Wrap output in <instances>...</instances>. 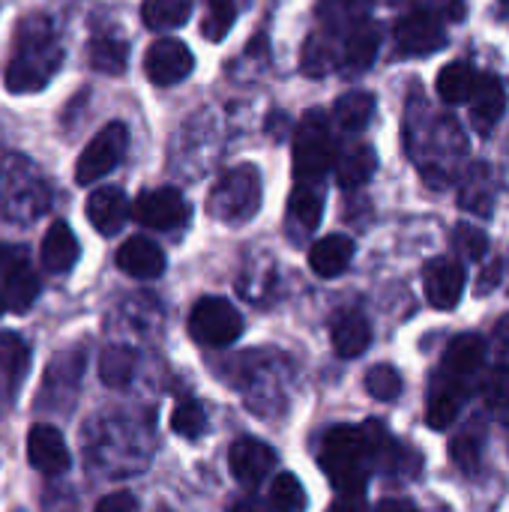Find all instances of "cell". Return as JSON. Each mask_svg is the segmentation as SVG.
Instances as JSON below:
<instances>
[{"instance_id": "cell-1", "label": "cell", "mask_w": 509, "mask_h": 512, "mask_svg": "<svg viewBox=\"0 0 509 512\" xmlns=\"http://www.w3.org/2000/svg\"><path fill=\"white\" fill-rule=\"evenodd\" d=\"M60 57H63V51L54 39L51 21L42 15L24 18L18 24V33H15L12 60L6 63V72H3L6 90H12V93L42 90L54 78Z\"/></svg>"}, {"instance_id": "cell-2", "label": "cell", "mask_w": 509, "mask_h": 512, "mask_svg": "<svg viewBox=\"0 0 509 512\" xmlns=\"http://www.w3.org/2000/svg\"><path fill=\"white\" fill-rule=\"evenodd\" d=\"M321 465L339 492H366V480L372 471L369 441L363 426H336L324 435Z\"/></svg>"}, {"instance_id": "cell-3", "label": "cell", "mask_w": 509, "mask_h": 512, "mask_svg": "<svg viewBox=\"0 0 509 512\" xmlns=\"http://www.w3.org/2000/svg\"><path fill=\"white\" fill-rule=\"evenodd\" d=\"M336 165V144L324 111H306L294 132V171L303 183H318Z\"/></svg>"}, {"instance_id": "cell-4", "label": "cell", "mask_w": 509, "mask_h": 512, "mask_svg": "<svg viewBox=\"0 0 509 512\" xmlns=\"http://www.w3.org/2000/svg\"><path fill=\"white\" fill-rule=\"evenodd\" d=\"M207 207L222 222H231V225L249 222L261 207V174H258V168L255 165L231 168L216 183V189L210 192Z\"/></svg>"}, {"instance_id": "cell-5", "label": "cell", "mask_w": 509, "mask_h": 512, "mask_svg": "<svg viewBox=\"0 0 509 512\" xmlns=\"http://www.w3.org/2000/svg\"><path fill=\"white\" fill-rule=\"evenodd\" d=\"M189 333L207 348H225L243 333V315L222 297H204L189 312Z\"/></svg>"}, {"instance_id": "cell-6", "label": "cell", "mask_w": 509, "mask_h": 512, "mask_svg": "<svg viewBox=\"0 0 509 512\" xmlns=\"http://www.w3.org/2000/svg\"><path fill=\"white\" fill-rule=\"evenodd\" d=\"M126 144H129V129L123 123H108L102 126L90 144L81 150L78 162H75V180L90 186L99 177H105L108 171H114V165L126 156Z\"/></svg>"}, {"instance_id": "cell-7", "label": "cell", "mask_w": 509, "mask_h": 512, "mask_svg": "<svg viewBox=\"0 0 509 512\" xmlns=\"http://www.w3.org/2000/svg\"><path fill=\"white\" fill-rule=\"evenodd\" d=\"M132 216L144 225V228H153V231H174L180 228L186 219H189V204L186 198L177 192V189H150V192H141L135 207H132Z\"/></svg>"}, {"instance_id": "cell-8", "label": "cell", "mask_w": 509, "mask_h": 512, "mask_svg": "<svg viewBox=\"0 0 509 512\" xmlns=\"http://www.w3.org/2000/svg\"><path fill=\"white\" fill-rule=\"evenodd\" d=\"M444 42H447L444 24L429 9H414V12L402 15L396 24V45L408 57L435 54L438 48H444Z\"/></svg>"}, {"instance_id": "cell-9", "label": "cell", "mask_w": 509, "mask_h": 512, "mask_svg": "<svg viewBox=\"0 0 509 512\" xmlns=\"http://www.w3.org/2000/svg\"><path fill=\"white\" fill-rule=\"evenodd\" d=\"M192 66H195V57L180 39H156L144 57V75L159 87H171L183 81L192 72Z\"/></svg>"}, {"instance_id": "cell-10", "label": "cell", "mask_w": 509, "mask_h": 512, "mask_svg": "<svg viewBox=\"0 0 509 512\" xmlns=\"http://www.w3.org/2000/svg\"><path fill=\"white\" fill-rule=\"evenodd\" d=\"M426 297L435 309H456L465 294V270L450 258H435L423 270Z\"/></svg>"}, {"instance_id": "cell-11", "label": "cell", "mask_w": 509, "mask_h": 512, "mask_svg": "<svg viewBox=\"0 0 509 512\" xmlns=\"http://www.w3.org/2000/svg\"><path fill=\"white\" fill-rule=\"evenodd\" d=\"M228 465H231V474L237 483L258 486L276 468V453L258 438H240V441H234V447L228 453Z\"/></svg>"}, {"instance_id": "cell-12", "label": "cell", "mask_w": 509, "mask_h": 512, "mask_svg": "<svg viewBox=\"0 0 509 512\" xmlns=\"http://www.w3.org/2000/svg\"><path fill=\"white\" fill-rule=\"evenodd\" d=\"M0 276H3V306L12 309V312H27L39 294V279L36 273L27 267V261L21 258H12L9 252L0 258Z\"/></svg>"}, {"instance_id": "cell-13", "label": "cell", "mask_w": 509, "mask_h": 512, "mask_svg": "<svg viewBox=\"0 0 509 512\" xmlns=\"http://www.w3.org/2000/svg\"><path fill=\"white\" fill-rule=\"evenodd\" d=\"M27 459L42 474H63L72 465L69 447L54 426H33L27 435Z\"/></svg>"}, {"instance_id": "cell-14", "label": "cell", "mask_w": 509, "mask_h": 512, "mask_svg": "<svg viewBox=\"0 0 509 512\" xmlns=\"http://www.w3.org/2000/svg\"><path fill=\"white\" fill-rule=\"evenodd\" d=\"M486 360V342L474 333H462L456 336L450 345H447V354H444V363H441V375L444 378H453L459 384H468L480 366Z\"/></svg>"}, {"instance_id": "cell-15", "label": "cell", "mask_w": 509, "mask_h": 512, "mask_svg": "<svg viewBox=\"0 0 509 512\" xmlns=\"http://www.w3.org/2000/svg\"><path fill=\"white\" fill-rule=\"evenodd\" d=\"M117 267L132 279H156L165 270V252L147 237H129L117 249Z\"/></svg>"}, {"instance_id": "cell-16", "label": "cell", "mask_w": 509, "mask_h": 512, "mask_svg": "<svg viewBox=\"0 0 509 512\" xmlns=\"http://www.w3.org/2000/svg\"><path fill=\"white\" fill-rule=\"evenodd\" d=\"M504 108H507L504 84L495 75H480L477 78V87L471 93V117H474V126L483 135H489L498 126V120L504 117Z\"/></svg>"}, {"instance_id": "cell-17", "label": "cell", "mask_w": 509, "mask_h": 512, "mask_svg": "<svg viewBox=\"0 0 509 512\" xmlns=\"http://www.w3.org/2000/svg\"><path fill=\"white\" fill-rule=\"evenodd\" d=\"M129 204L117 186H99L87 198V219L99 234H117L126 222Z\"/></svg>"}, {"instance_id": "cell-18", "label": "cell", "mask_w": 509, "mask_h": 512, "mask_svg": "<svg viewBox=\"0 0 509 512\" xmlns=\"http://www.w3.org/2000/svg\"><path fill=\"white\" fill-rule=\"evenodd\" d=\"M354 258V240L345 234H327L321 237L312 249H309V267L321 276V279H333L342 276L348 270Z\"/></svg>"}, {"instance_id": "cell-19", "label": "cell", "mask_w": 509, "mask_h": 512, "mask_svg": "<svg viewBox=\"0 0 509 512\" xmlns=\"http://www.w3.org/2000/svg\"><path fill=\"white\" fill-rule=\"evenodd\" d=\"M465 399H468V384H459L453 378L438 375V381L432 387V396H429V411H426L429 426L432 429H447L459 417Z\"/></svg>"}, {"instance_id": "cell-20", "label": "cell", "mask_w": 509, "mask_h": 512, "mask_svg": "<svg viewBox=\"0 0 509 512\" xmlns=\"http://www.w3.org/2000/svg\"><path fill=\"white\" fill-rule=\"evenodd\" d=\"M330 336H333L336 354L345 357V360H351V357H360V354L369 348V342H372V327H369L366 315H360V312H342V315L333 321Z\"/></svg>"}, {"instance_id": "cell-21", "label": "cell", "mask_w": 509, "mask_h": 512, "mask_svg": "<svg viewBox=\"0 0 509 512\" xmlns=\"http://www.w3.org/2000/svg\"><path fill=\"white\" fill-rule=\"evenodd\" d=\"M378 45H381V30L372 21H360L357 27H351L345 48H342V66L351 72H363L375 63L378 57Z\"/></svg>"}, {"instance_id": "cell-22", "label": "cell", "mask_w": 509, "mask_h": 512, "mask_svg": "<svg viewBox=\"0 0 509 512\" xmlns=\"http://www.w3.org/2000/svg\"><path fill=\"white\" fill-rule=\"evenodd\" d=\"M78 240L66 222H51V228L42 237V264L51 273H66L78 261Z\"/></svg>"}, {"instance_id": "cell-23", "label": "cell", "mask_w": 509, "mask_h": 512, "mask_svg": "<svg viewBox=\"0 0 509 512\" xmlns=\"http://www.w3.org/2000/svg\"><path fill=\"white\" fill-rule=\"evenodd\" d=\"M378 168V156L369 144H357L351 147L345 156H339L336 162V180L342 189H357L363 183H369V177Z\"/></svg>"}, {"instance_id": "cell-24", "label": "cell", "mask_w": 509, "mask_h": 512, "mask_svg": "<svg viewBox=\"0 0 509 512\" xmlns=\"http://www.w3.org/2000/svg\"><path fill=\"white\" fill-rule=\"evenodd\" d=\"M372 114H375V96L366 93V90H351V93L339 96L336 105H333V120L345 132L366 129L369 120H372Z\"/></svg>"}, {"instance_id": "cell-25", "label": "cell", "mask_w": 509, "mask_h": 512, "mask_svg": "<svg viewBox=\"0 0 509 512\" xmlns=\"http://www.w3.org/2000/svg\"><path fill=\"white\" fill-rule=\"evenodd\" d=\"M324 213V195L315 183H303L297 180V186L291 189L288 198V216L303 228V231H315Z\"/></svg>"}, {"instance_id": "cell-26", "label": "cell", "mask_w": 509, "mask_h": 512, "mask_svg": "<svg viewBox=\"0 0 509 512\" xmlns=\"http://www.w3.org/2000/svg\"><path fill=\"white\" fill-rule=\"evenodd\" d=\"M477 69L465 60L447 63L438 75V96L444 102H468L477 87Z\"/></svg>"}, {"instance_id": "cell-27", "label": "cell", "mask_w": 509, "mask_h": 512, "mask_svg": "<svg viewBox=\"0 0 509 512\" xmlns=\"http://www.w3.org/2000/svg\"><path fill=\"white\" fill-rule=\"evenodd\" d=\"M87 60H90L93 69H99L105 75H120L126 69L129 48L117 36H93L90 45H87Z\"/></svg>"}, {"instance_id": "cell-28", "label": "cell", "mask_w": 509, "mask_h": 512, "mask_svg": "<svg viewBox=\"0 0 509 512\" xmlns=\"http://www.w3.org/2000/svg\"><path fill=\"white\" fill-rule=\"evenodd\" d=\"M192 15V0H144L141 3V18L153 30H171L186 24Z\"/></svg>"}, {"instance_id": "cell-29", "label": "cell", "mask_w": 509, "mask_h": 512, "mask_svg": "<svg viewBox=\"0 0 509 512\" xmlns=\"http://www.w3.org/2000/svg\"><path fill=\"white\" fill-rule=\"evenodd\" d=\"M132 372H135V354L129 348H120V345H111L102 351L99 357V375L108 387H123L132 381Z\"/></svg>"}, {"instance_id": "cell-30", "label": "cell", "mask_w": 509, "mask_h": 512, "mask_svg": "<svg viewBox=\"0 0 509 512\" xmlns=\"http://www.w3.org/2000/svg\"><path fill=\"white\" fill-rule=\"evenodd\" d=\"M234 18H237V3L234 0H207L204 3V18H201V33L210 42H219V39L228 36Z\"/></svg>"}, {"instance_id": "cell-31", "label": "cell", "mask_w": 509, "mask_h": 512, "mask_svg": "<svg viewBox=\"0 0 509 512\" xmlns=\"http://www.w3.org/2000/svg\"><path fill=\"white\" fill-rule=\"evenodd\" d=\"M369 6H372V0H321V18L336 30H342V27H357L363 18H366V12H369Z\"/></svg>"}, {"instance_id": "cell-32", "label": "cell", "mask_w": 509, "mask_h": 512, "mask_svg": "<svg viewBox=\"0 0 509 512\" xmlns=\"http://www.w3.org/2000/svg\"><path fill=\"white\" fill-rule=\"evenodd\" d=\"M270 504L276 512H303L306 510V492L294 474H279L270 486Z\"/></svg>"}, {"instance_id": "cell-33", "label": "cell", "mask_w": 509, "mask_h": 512, "mask_svg": "<svg viewBox=\"0 0 509 512\" xmlns=\"http://www.w3.org/2000/svg\"><path fill=\"white\" fill-rule=\"evenodd\" d=\"M30 366V348L15 333H0V372L18 381Z\"/></svg>"}, {"instance_id": "cell-34", "label": "cell", "mask_w": 509, "mask_h": 512, "mask_svg": "<svg viewBox=\"0 0 509 512\" xmlns=\"http://www.w3.org/2000/svg\"><path fill=\"white\" fill-rule=\"evenodd\" d=\"M171 429L180 435V438H201L207 432V417H204V408L198 402H180L174 411H171Z\"/></svg>"}, {"instance_id": "cell-35", "label": "cell", "mask_w": 509, "mask_h": 512, "mask_svg": "<svg viewBox=\"0 0 509 512\" xmlns=\"http://www.w3.org/2000/svg\"><path fill=\"white\" fill-rule=\"evenodd\" d=\"M402 387H405V384H402V375H399L393 366H372L369 375H366V390H369V396H375V399H381V402L399 399Z\"/></svg>"}, {"instance_id": "cell-36", "label": "cell", "mask_w": 509, "mask_h": 512, "mask_svg": "<svg viewBox=\"0 0 509 512\" xmlns=\"http://www.w3.org/2000/svg\"><path fill=\"white\" fill-rule=\"evenodd\" d=\"M453 462L465 471V474H477L480 471V462H483V441L480 435H459L453 441Z\"/></svg>"}, {"instance_id": "cell-37", "label": "cell", "mask_w": 509, "mask_h": 512, "mask_svg": "<svg viewBox=\"0 0 509 512\" xmlns=\"http://www.w3.org/2000/svg\"><path fill=\"white\" fill-rule=\"evenodd\" d=\"M480 396L489 408H509V366H498L480 384Z\"/></svg>"}, {"instance_id": "cell-38", "label": "cell", "mask_w": 509, "mask_h": 512, "mask_svg": "<svg viewBox=\"0 0 509 512\" xmlns=\"http://www.w3.org/2000/svg\"><path fill=\"white\" fill-rule=\"evenodd\" d=\"M456 249L468 261H480L489 252V237H486V231H480L474 225H459L456 228Z\"/></svg>"}, {"instance_id": "cell-39", "label": "cell", "mask_w": 509, "mask_h": 512, "mask_svg": "<svg viewBox=\"0 0 509 512\" xmlns=\"http://www.w3.org/2000/svg\"><path fill=\"white\" fill-rule=\"evenodd\" d=\"M330 63H333L330 45L321 42V39H309V42H306V51H303V69H306L309 75H324V72L330 69Z\"/></svg>"}, {"instance_id": "cell-40", "label": "cell", "mask_w": 509, "mask_h": 512, "mask_svg": "<svg viewBox=\"0 0 509 512\" xmlns=\"http://www.w3.org/2000/svg\"><path fill=\"white\" fill-rule=\"evenodd\" d=\"M327 512H369L366 492H339Z\"/></svg>"}, {"instance_id": "cell-41", "label": "cell", "mask_w": 509, "mask_h": 512, "mask_svg": "<svg viewBox=\"0 0 509 512\" xmlns=\"http://www.w3.org/2000/svg\"><path fill=\"white\" fill-rule=\"evenodd\" d=\"M93 512H138V501L129 492H111L108 498H102Z\"/></svg>"}, {"instance_id": "cell-42", "label": "cell", "mask_w": 509, "mask_h": 512, "mask_svg": "<svg viewBox=\"0 0 509 512\" xmlns=\"http://www.w3.org/2000/svg\"><path fill=\"white\" fill-rule=\"evenodd\" d=\"M435 6H438L441 18H447L453 24H459L468 15V0H435Z\"/></svg>"}, {"instance_id": "cell-43", "label": "cell", "mask_w": 509, "mask_h": 512, "mask_svg": "<svg viewBox=\"0 0 509 512\" xmlns=\"http://www.w3.org/2000/svg\"><path fill=\"white\" fill-rule=\"evenodd\" d=\"M495 348H498L501 357H507L509 360V315H504V318L495 324Z\"/></svg>"}, {"instance_id": "cell-44", "label": "cell", "mask_w": 509, "mask_h": 512, "mask_svg": "<svg viewBox=\"0 0 509 512\" xmlns=\"http://www.w3.org/2000/svg\"><path fill=\"white\" fill-rule=\"evenodd\" d=\"M375 512H420V510H417V504H414V501H408V498H387V501H381V504H378V510Z\"/></svg>"}, {"instance_id": "cell-45", "label": "cell", "mask_w": 509, "mask_h": 512, "mask_svg": "<svg viewBox=\"0 0 509 512\" xmlns=\"http://www.w3.org/2000/svg\"><path fill=\"white\" fill-rule=\"evenodd\" d=\"M498 282H501V261H495V264L483 273V279H480L477 288H480V294H486V291H489L492 285H498Z\"/></svg>"}, {"instance_id": "cell-46", "label": "cell", "mask_w": 509, "mask_h": 512, "mask_svg": "<svg viewBox=\"0 0 509 512\" xmlns=\"http://www.w3.org/2000/svg\"><path fill=\"white\" fill-rule=\"evenodd\" d=\"M231 512H267V510H264L258 501H249V498H246V501H237V504L231 507Z\"/></svg>"}, {"instance_id": "cell-47", "label": "cell", "mask_w": 509, "mask_h": 512, "mask_svg": "<svg viewBox=\"0 0 509 512\" xmlns=\"http://www.w3.org/2000/svg\"><path fill=\"white\" fill-rule=\"evenodd\" d=\"M0 312H3V297H0Z\"/></svg>"}, {"instance_id": "cell-48", "label": "cell", "mask_w": 509, "mask_h": 512, "mask_svg": "<svg viewBox=\"0 0 509 512\" xmlns=\"http://www.w3.org/2000/svg\"><path fill=\"white\" fill-rule=\"evenodd\" d=\"M504 3H507V6H509V0H504Z\"/></svg>"}]
</instances>
